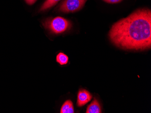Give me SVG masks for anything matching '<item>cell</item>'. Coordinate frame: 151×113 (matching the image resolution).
Here are the masks:
<instances>
[{"mask_svg":"<svg viewBox=\"0 0 151 113\" xmlns=\"http://www.w3.org/2000/svg\"><path fill=\"white\" fill-rule=\"evenodd\" d=\"M26 3L29 5H32L35 3L37 0H24Z\"/></svg>","mask_w":151,"mask_h":113,"instance_id":"30bf717a","label":"cell"},{"mask_svg":"<svg viewBox=\"0 0 151 113\" xmlns=\"http://www.w3.org/2000/svg\"><path fill=\"white\" fill-rule=\"evenodd\" d=\"M103 1H106V0H103Z\"/></svg>","mask_w":151,"mask_h":113,"instance_id":"8fae6325","label":"cell"},{"mask_svg":"<svg viewBox=\"0 0 151 113\" xmlns=\"http://www.w3.org/2000/svg\"><path fill=\"white\" fill-rule=\"evenodd\" d=\"M43 26L51 33L58 34L69 30L72 27V23L64 18L57 17L47 19L43 23Z\"/></svg>","mask_w":151,"mask_h":113,"instance_id":"7a4b0ae2","label":"cell"},{"mask_svg":"<svg viewBox=\"0 0 151 113\" xmlns=\"http://www.w3.org/2000/svg\"><path fill=\"white\" fill-rule=\"evenodd\" d=\"M109 38L113 44L122 49L151 48V10L139 9L115 23L109 30Z\"/></svg>","mask_w":151,"mask_h":113,"instance_id":"6da1fadb","label":"cell"},{"mask_svg":"<svg viewBox=\"0 0 151 113\" xmlns=\"http://www.w3.org/2000/svg\"><path fill=\"white\" fill-rule=\"evenodd\" d=\"M56 61L60 65H66L68 62V57L64 53L60 52L57 55Z\"/></svg>","mask_w":151,"mask_h":113,"instance_id":"ba28073f","label":"cell"},{"mask_svg":"<svg viewBox=\"0 0 151 113\" xmlns=\"http://www.w3.org/2000/svg\"><path fill=\"white\" fill-rule=\"evenodd\" d=\"M87 0H64L59 6V10L63 13H73L80 11Z\"/></svg>","mask_w":151,"mask_h":113,"instance_id":"3957f363","label":"cell"},{"mask_svg":"<svg viewBox=\"0 0 151 113\" xmlns=\"http://www.w3.org/2000/svg\"><path fill=\"white\" fill-rule=\"evenodd\" d=\"M123 0H106V2L110 4H115V3H119Z\"/></svg>","mask_w":151,"mask_h":113,"instance_id":"9c48e42d","label":"cell"},{"mask_svg":"<svg viewBox=\"0 0 151 113\" xmlns=\"http://www.w3.org/2000/svg\"><path fill=\"white\" fill-rule=\"evenodd\" d=\"M86 113H101L100 103L95 98L93 102L88 106L86 111Z\"/></svg>","mask_w":151,"mask_h":113,"instance_id":"5b68a950","label":"cell"},{"mask_svg":"<svg viewBox=\"0 0 151 113\" xmlns=\"http://www.w3.org/2000/svg\"><path fill=\"white\" fill-rule=\"evenodd\" d=\"M61 0H46L40 7V11H44L47 9H50L53 6H55Z\"/></svg>","mask_w":151,"mask_h":113,"instance_id":"52a82bcc","label":"cell"},{"mask_svg":"<svg viewBox=\"0 0 151 113\" xmlns=\"http://www.w3.org/2000/svg\"><path fill=\"white\" fill-rule=\"evenodd\" d=\"M73 102L70 100L66 101L61 107L60 113H73Z\"/></svg>","mask_w":151,"mask_h":113,"instance_id":"8992f818","label":"cell"},{"mask_svg":"<svg viewBox=\"0 0 151 113\" xmlns=\"http://www.w3.org/2000/svg\"><path fill=\"white\" fill-rule=\"evenodd\" d=\"M92 97L89 92L85 89H80L78 93L77 105L78 107L84 106L91 100Z\"/></svg>","mask_w":151,"mask_h":113,"instance_id":"277c9868","label":"cell"}]
</instances>
